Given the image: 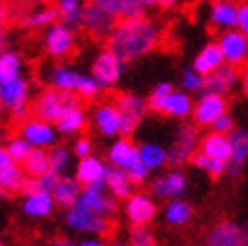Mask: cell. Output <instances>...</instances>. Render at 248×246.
<instances>
[{"instance_id": "cell-1", "label": "cell", "mask_w": 248, "mask_h": 246, "mask_svg": "<svg viewBox=\"0 0 248 246\" xmlns=\"http://www.w3.org/2000/svg\"><path fill=\"white\" fill-rule=\"evenodd\" d=\"M162 39V31L150 18H131L119 20L113 34L109 36L107 48L115 53L123 63L135 61L147 53H152Z\"/></svg>"}, {"instance_id": "cell-2", "label": "cell", "mask_w": 248, "mask_h": 246, "mask_svg": "<svg viewBox=\"0 0 248 246\" xmlns=\"http://www.w3.org/2000/svg\"><path fill=\"white\" fill-rule=\"evenodd\" d=\"M45 83H48V87H53V89L75 93L79 97H87V99H93L101 91V85L91 77V73L85 75V73H79L77 69H71L67 65L48 67L45 71Z\"/></svg>"}, {"instance_id": "cell-3", "label": "cell", "mask_w": 248, "mask_h": 246, "mask_svg": "<svg viewBox=\"0 0 248 246\" xmlns=\"http://www.w3.org/2000/svg\"><path fill=\"white\" fill-rule=\"evenodd\" d=\"M77 107H81V97L79 95L46 87L34 97L31 109H32V117L43 119V121L53 123L55 125L65 113H69L71 109H77Z\"/></svg>"}, {"instance_id": "cell-4", "label": "cell", "mask_w": 248, "mask_h": 246, "mask_svg": "<svg viewBox=\"0 0 248 246\" xmlns=\"http://www.w3.org/2000/svg\"><path fill=\"white\" fill-rule=\"evenodd\" d=\"M147 103H150L152 111L176 117V119H184V117L192 115V111H194V101H192L190 93H186L184 89L182 91L173 89L168 81H162L155 85Z\"/></svg>"}, {"instance_id": "cell-5", "label": "cell", "mask_w": 248, "mask_h": 246, "mask_svg": "<svg viewBox=\"0 0 248 246\" xmlns=\"http://www.w3.org/2000/svg\"><path fill=\"white\" fill-rule=\"evenodd\" d=\"M200 133L198 125L194 123H182V125L173 133L171 145L168 147V164L173 168H180L186 162H192V157L200 152Z\"/></svg>"}, {"instance_id": "cell-6", "label": "cell", "mask_w": 248, "mask_h": 246, "mask_svg": "<svg viewBox=\"0 0 248 246\" xmlns=\"http://www.w3.org/2000/svg\"><path fill=\"white\" fill-rule=\"evenodd\" d=\"M29 99H31V83L27 77H18L15 81L0 83V103H2L10 117L22 123L29 117Z\"/></svg>"}, {"instance_id": "cell-7", "label": "cell", "mask_w": 248, "mask_h": 246, "mask_svg": "<svg viewBox=\"0 0 248 246\" xmlns=\"http://www.w3.org/2000/svg\"><path fill=\"white\" fill-rule=\"evenodd\" d=\"M121 113L123 119V127H121V138H129V135L140 127L141 119L145 117L147 109H150V103L143 101L140 95L135 93H121L115 97L113 101Z\"/></svg>"}, {"instance_id": "cell-8", "label": "cell", "mask_w": 248, "mask_h": 246, "mask_svg": "<svg viewBox=\"0 0 248 246\" xmlns=\"http://www.w3.org/2000/svg\"><path fill=\"white\" fill-rule=\"evenodd\" d=\"M123 69H125V63H123L115 53H111L109 48H105V51L97 53V57L93 59L91 77L101 85V89H107L121 81Z\"/></svg>"}, {"instance_id": "cell-9", "label": "cell", "mask_w": 248, "mask_h": 246, "mask_svg": "<svg viewBox=\"0 0 248 246\" xmlns=\"http://www.w3.org/2000/svg\"><path fill=\"white\" fill-rule=\"evenodd\" d=\"M77 204L87 208V210L95 212V214H99V216H103V218H111L117 210V202H115L113 196L109 194L105 180L95 182L91 186H85Z\"/></svg>"}, {"instance_id": "cell-10", "label": "cell", "mask_w": 248, "mask_h": 246, "mask_svg": "<svg viewBox=\"0 0 248 246\" xmlns=\"http://www.w3.org/2000/svg\"><path fill=\"white\" fill-rule=\"evenodd\" d=\"M65 222L71 230L83 232V234H107L111 230L109 218H103L91 210H87L83 206H73L65 214Z\"/></svg>"}, {"instance_id": "cell-11", "label": "cell", "mask_w": 248, "mask_h": 246, "mask_svg": "<svg viewBox=\"0 0 248 246\" xmlns=\"http://www.w3.org/2000/svg\"><path fill=\"white\" fill-rule=\"evenodd\" d=\"M228 113V101L224 95H216V93H202L198 97V101L194 103V111L192 119L194 125L198 127H212L216 119Z\"/></svg>"}, {"instance_id": "cell-12", "label": "cell", "mask_w": 248, "mask_h": 246, "mask_svg": "<svg viewBox=\"0 0 248 246\" xmlns=\"http://www.w3.org/2000/svg\"><path fill=\"white\" fill-rule=\"evenodd\" d=\"M18 135L29 141L34 150H46V147H55L59 139V131L53 123H46L43 119L29 117L18 125Z\"/></svg>"}, {"instance_id": "cell-13", "label": "cell", "mask_w": 248, "mask_h": 246, "mask_svg": "<svg viewBox=\"0 0 248 246\" xmlns=\"http://www.w3.org/2000/svg\"><path fill=\"white\" fill-rule=\"evenodd\" d=\"M43 45L48 57L65 59L75 51V29L67 27L65 22H57L51 29L45 31Z\"/></svg>"}, {"instance_id": "cell-14", "label": "cell", "mask_w": 248, "mask_h": 246, "mask_svg": "<svg viewBox=\"0 0 248 246\" xmlns=\"http://www.w3.org/2000/svg\"><path fill=\"white\" fill-rule=\"evenodd\" d=\"M216 43L220 45L222 55H224V61L228 65L240 69L248 63V36L242 34L238 29L222 32Z\"/></svg>"}, {"instance_id": "cell-15", "label": "cell", "mask_w": 248, "mask_h": 246, "mask_svg": "<svg viewBox=\"0 0 248 246\" xmlns=\"http://www.w3.org/2000/svg\"><path fill=\"white\" fill-rule=\"evenodd\" d=\"M29 182L31 178L27 176L24 168L12 162V157L2 147L0 150V188H2V192H8V194L27 192Z\"/></svg>"}, {"instance_id": "cell-16", "label": "cell", "mask_w": 248, "mask_h": 246, "mask_svg": "<svg viewBox=\"0 0 248 246\" xmlns=\"http://www.w3.org/2000/svg\"><path fill=\"white\" fill-rule=\"evenodd\" d=\"M248 244V226L236 222H220L204 238V246H246Z\"/></svg>"}, {"instance_id": "cell-17", "label": "cell", "mask_w": 248, "mask_h": 246, "mask_svg": "<svg viewBox=\"0 0 248 246\" xmlns=\"http://www.w3.org/2000/svg\"><path fill=\"white\" fill-rule=\"evenodd\" d=\"M117 22L113 16L105 12L103 8H99L97 4L89 2L85 6V15H83V29L89 32L93 39H107L113 34Z\"/></svg>"}, {"instance_id": "cell-18", "label": "cell", "mask_w": 248, "mask_h": 246, "mask_svg": "<svg viewBox=\"0 0 248 246\" xmlns=\"http://www.w3.org/2000/svg\"><path fill=\"white\" fill-rule=\"evenodd\" d=\"M107 162H109V166H113L117 169L131 171L135 166L141 162L140 159V147L135 145L129 138H119V139H115L113 143L109 145Z\"/></svg>"}, {"instance_id": "cell-19", "label": "cell", "mask_w": 248, "mask_h": 246, "mask_svg": "<svg viewBox=\"0 0 248 246\" xmlns=\"http://www.w3.org/2000/svg\"><path fill=\"white\" fill-rule=\"evenodd\" d=\"M188 188V178H186L184 171H180L178 168L170 169L168 174L157 176L152 182V194L155 198H162V200H178L180 196L186 192Z\"/></svg>"}, {"instance_id": "cell-20", "label": "cell", "mask_w": 248, "mask_h": 246, "mask_svg": "<svg viewBox=\"0 0 248 246\" xmlns=\"http://www.w3.org/2000/svg\"><path fill=\"white\" fill-rule=\"evenodd\" d=\"M157 208L152 196L135 192L131 198L125 202V216L131 222V226H147L155 218Z\"/></svg>"}, {"instance_id": "cell-21", "label": "cell", "mask_w": 248, "mask_h": 246, "mask_svg": "<svg viewBox=\"0 0 248 246\" xmlns=\"http://www.w3.org/2000/svg\"><path fill=\"white\" fill-rule=\"evenodd\" d=\"M93 123L95 129L103 135V138H115L121 135L123 119L115 103H99L93 109Z\"/></svg>"}, {"instance_id": "cell-22", "label": "cell", "mask_w": 248, "mask_h": 246, "mask_svg": "<svg viewBox=\"0 0 248 246\" xmlns=\"http://www.w3.org/2000/svg\"><path fill=\"white\" fill-rule=\"evenodd\" d=\"M208 22L214 31L226 32L234 31L238 27V4L230 0V2H214L208 8Z\"/></svg>"}, {"instance_id": "cell-23", "label": "cell", "mask_w": 248, "mask_h": 246, "mask_svg": "<svg viewBox=\"0 0 248 246\" xmlns=\"http://www.w3.org/2000/svg\"><path fill=\"white\" fill-rule=\"evenodd\" d=\"M93 4L109 12L115 20H131V18H141L145 6L141 0H91Z\"/></svg>"}, {"instance_id": "cell-24", "label": "cell", "mask_w": 248, "mask_h": 246, "mask_svg": "<svg viewBox=\"0 0 248 246\" xmlns=\"http://www.w3.org/2000/svg\"><path fill=\"white\" fill-rule=\"evenodd\" d=\"M240 73L236 67L232 65H222L216 73H212L210 77H206V87L204 93H216V95H226L240 83Z\"/></svg>"}, {"instance_id": "cell-25", "label": "cell", "mask_w": 248, "mask_h": 246, "mask_svg": "<svg viewBox=\"0 0 248 246\" xmlns=\"http://www.w3.org/2000/svg\"><path fill=\"white\" fill-rule=\"evenodd\" d=\"M222 65H226V61H224V55H222V48H220L218 43L204 45V48L196 55L194 63H192V67L200 73V75H204V77H210Z\"/></svg>"}, {"instance_id": "cell-26", "label": "cell", "mask_w": 248, "mask_h": 246, "mask_svg": "<svg viewBox=\"0 0 248 246\" xmlns=\"http://www.w3.org/2000/svg\"><path fill=\"white\" fill-rule=\"evenodd\" d=\"M107 164L103 162L101 157L97 155H89L85 159H79V164L75 168V178L81 186H91L95 182H101L105 180V174H107Z\"/></svg>"}, {"instance_id": "cell-27", "label": "cell", "mask_w": 248, "mask_h": 246, "mask_svg": "<svg viewBox=\"0 0 248 246\" xmlns=\"http://www.w3.org/2000/svg\"><path fill=\"white\" fill-rule=\"evenodd\" d=\"M228 138H230V145H232V157L228 162V174L230 176H240L244 162L248 159V131L246 129H234Z\"/></svg>"}, {"instance_id": "cell-28", "label": "cell", "mask_w": 248, "mask_h": 246, "mask_svg": "<svg viewBox=\"0 0 248 246\" xmlns=\"http://www.w3.org/2000/svg\"><path fill=\"white\" fill-rule=\"evenodd\" d=\"M105 184H107V190L109 194L113 196L115 200H129L133 196V180L127 171L117 169L113 166L107 168V174H105Z\"/></svg>"}, {"instance_id": "cell-29", "label": "cell", "mask_w": 248, "mask_h": 246, "mask_svg": "<svg viewBox=\"0 0 248 246\" xmlns=\"http://www.w3.org/2000/svg\"><path fill=\"white\" fill-rule=\"evenodd\" d=\"M200 152L210 155V157H216L220 162H230L232 157V145H230V138L228 135H222L216 131H210L206 133L202 141H200Z\"/></svg>"}, {"instance_id": "cell-30", "label": "cell", "mask_w": 248, "mask_h": 246, "mask_svg": "<svg viewBox=\"0 0 248 246\" xmlns=\"http://www.w3.org/2000/svg\"><path fill=\"white\" fill-rule=\"evenodd\" d=\"M55 198L51 194L43 192H27L22 200V212L31 218H45L53 212L55 208Z\"/></svg>"}, {"instance_id": "cell-31", "label": "cell", "mask_w": 248, "mask_h": 246, "mask_svg": "<svg viewBox=\"0 0 248 246\" xmlns=\"http://www.w3.org/2000/svg\"><path fill=\"white\" fill-rule=\"evenodd\" d=\"M81 192H83V186L77 182V178H59V184H57V188L53 192V198L59 206H63V208H73V206H77L79 198H81Z\"/></svg>"}, {"instance_id": "cell-32", "label": "cell", "mask_w": 248, "mask_h": 246, "mask_svg": "<svg viewBox=\"0 0 248 246\" xmlns=\"http://www.w3.org/2000/svg\"><path fill=\"white\" fill-rule=\"evenodd\" d=\"M55 6L61 15V20H63L67 27L71 29H79L83 27V15H85V6L83 0H55Z\"/></svg>"}, {"instance_id": "cell-33", "label": "cell", "mask_w": 248, "mask_h": 246, "mask_svg": "<svg viewBox=\"0 0 248 246\" xmlns=\"http://www.w3.org/2000/svg\"><path fill=\"white\" fill-rule=\"evenodd\" d=\"M57 18H61L57 6H41L31 10L22 18V24L27 29H51L53 24H57Z\"/></svg>"}, {"instance_id": "cell-34", "label": "cell", "mask_w": 248, "mask_h": 246, "mask_svg": "<svg viewBox=\"0 0 248 246\" xmlns=\"http://www.w3.org/2000/svg\"><path fill=\"white\" fill-rule=\"evenodd\" d=\"M140 159L150 169H159L168 164V150L155 141H145L140 145Z\"/></svg>"}, {"instance_id": "cell-35", "label": "cell", "mask_w": 248, "mask_h": 246, "mask_svg": "<svg viewBox=\"0 0 248 246\" xmlns=\"http://www.w3.org/2000/svg\"><path fill=\"white\" fill-rule=\"evenodd\" d=\"M85 125H87V113L83 111V107L71 109L69 113H65L55 123V127L61 135H75V133L83 131Z\"/></svg>"}, {"instance_id": "cell-36", "label": "cell", "mask_w": 248, "mask_h": 246, "mask_svg": "<svg viewBox=\"0 0 248 246\" xmlns=\"http://www.w3.org/2000/svg\"><path fill=\"white\" fill-rule=\"evenodd\" d=\"M164 218L171 226H186L192 220V206L186 200H171L164 208Z\"/></svg>"}, {"instance_id": "cell-37", "label": "cell", "mask_w": 248, "mask_h": 246, "mask_svg": "<svg viewBox=\"0 0 248 246\" xmlns=\"http://www.w3.org/2000/svg\"><path fill=\"white\" fill-rule=\"evenodd\" d=\"M22 77V59L15 51H2L0 55V83H8Z\"/></svg>"}, {"instance_id": "cell-38", "label": "cell", "mask_w": 248, "mask_h": 246, "mask_svg": "<svg viewBox=\"0 0 248 246\" xmlns=\"http://www.w3.org/2000/svg\"><path fill=\"white\" fill-rule=\"evenodd\" d=\"M22 168L29 178H41L51 171V155H48L46 150H32V154L29 155Z\"/></svg>"}, {"instance_id": "cell-39", "label": "cell", "mask_w": 248, "mask_h": 246, "mask_svg": "<svg viewBox=\"0 0 248 246\" xmlns=\"http://www.w3.org/2000/svg\"><path fill=\"white\" fill-rule=\"evenodd\" d=\"M192 164L196 168H200L202 171H206L208 176H214V178H218V176H222V174H226L228 171V164L226 162H220V159L210 157V155H206L202 152H198L192 157Z\"/></svg>"}, {"instance_id": "cell-40", "label": "cell", "mask_w": 248, "mask_h": 246, "mask_svg": "<svg viewBox=\"0 0 248 246\" xmlns=\"http://www.w3.org/2000/svg\"><path fill=\"white\" fill-rule=\"evenodd\" d=\"M4 150H6V154L12 157V162L18 164V166H24V162L29 159V155L32 154L34 147H32L29 141H24L20 135H16V138L8 139V143L4 145Z\"/></svg>"}, {"instance_id": "cell-41", "label": "cell", "mask_w": 248, "mask_h": 246, "mask_svg": "<svg viewBox=\"0 0 248 246\" xmlns=\"http://www.w3.org/2000/svg\"><path fill=\"white\" fill-rule=\"evenodd\" d=\"M48 155H51V171L55 176L63 178L65 169L71 164V150L65 145H55V147L48 150Z\"/></svg>"}, {"instance_id": "cell-42", "label": "cell", "mask_w": 248, "mask_h": 246, "mask_svg": "<svg viewBox=\"0 0 248 246\" xmlns=\"http://www.w3.org/2000/svg\"><path fill=\"white\" fill-rule=\"evenodd\" d=\"M182 87L186 93H204L206 87V77L200 75L194 67H186L182 71Z\"/></svg>"}, {"instance_id": "cell-43", "label": "cell", "mask_w": 248, "mask_h": 246, "mask_svg": "<svg viewBox=\"0 0 248 246\" xmlns=\"http://www.w3.org/2000/svg\"><path fill=\"white\" fill-rule=\"evenodd\" d=\"M57 184H59V176H55L53 171H48V174H45L41 178H31L27 192H43V194H51L53 196ZM27 192H24V194H27Z\"/></svg>"}, {"instance_id": "cell-44", "label": "cell", "mask_w": 248, "mask_h": 246, "mask_svg": "<svg viewBox=\"0 0 248 246\" xmlns=\"http://www.w3.org/2000/svg\"><path fill=\"white\" fill-rule=\"evenodd\" d=\"M129 246H155V236L147 226H133L129 232Z\"/></svg>"}, {"instance_id": "cell-45", "label": "cell", "mask_w": 248, "mask_h": 246, "mask_svg": "<svg viewBox=\"0 0 248 246\" xmlns=\"http://www.w3.org/2000/svg\"><path fill=\"white\" fill-rule=\"evenodd\" d=\"M73 154H75L79 159L93 155V141L87 138V135H81V138H77L75 143H73Z\"/></svg>"}, {"instance_id": "cell-46", "label": "cell", "mask_w": 248, "mask_h": 246, "mask_svg": "<svg viewBox=\"0 0 248 246\" xmlns=\"http://www.w3.org/2000/svg\"><path fill=\"white\" fill-rule=\"evenodd\" d=\"M234 129V119H232V115L230 113H224L222 117H218L216 119V123L212 125V131H216V133H222V135H230Z\"/></svg>"}, {"instance_id": "cell-47", "label": "cell", "mask_w": 248, "mask_h": 246, "mask_svg": "<svg viewBox=\"0 0 248 246\" xmlns=\"http://www.w3.org/2000/svg\"><path fill=\"white\" fill-rule=\"evenodd\" d=\"M127 174L131 176V180H133V184H141V182H145L147 180V176L152 174V169L147 168L143 162H140L138 166H135L131 171H127Z\"/></svg>"}, {"instance_id": "cell-48", "label": "cell", "mask_w": 248, "mask_h": 246, "mask_svg": "<svg viewBox=\"0 0 248 246\" xmlns=\"http://www.w3.org/2000/svg\"><path fill=\"white\" fill-rule=\"evenodd\" d=\"M242 34L248 36V0L246 2L238 4V27H236Z\"/></svg>"}, {"instance_id": "cell-49", "label": "cell", "mask_w": 248, "mask_h": 246, "mask_svg": "<svg viewBox=\"0 0 248 246\" xmlns=\"http://www.w3.org/2000/svg\"><path fill=\"white\" fill-rule=\"evenodd\" d=\"M77 246H109V244H105L101 238H87V240H83Z\"/></svg>"}, {"instance_id": "cell-50", "label": "cell", "mask_w": 248, "mask_h": 246, "mask_svg": "<svg viewBox=\"0 0 248 246\" xmlns=\"http://www.w3.org/2000/svg\"><path fill=\"white\" fill-rule=\"evenodd\" d=\"M184 2H186V0H162L159 6H164V8H176V6H182Z\"/></svg>"}, {"instance_id": "cell-51", "label": "cell", "mask_w": 248, "mask_h": 246, "mask_svg": "<svg viewBox=\"0 0 248 246\" xmlns=\"http://www.w3.org/2000/svg\"><path fill=\"white\" fill-rule=\"evenodd\" d=\"M240 87H242V93L248 97V69L242 71V77H240Z\"/></svg>"}, {"instance_id": "cell-52", "label": "cell", "mask_w": 248, "mask_h": 246, "mask_svg": "<svg viewBox=\"0 0 248 246\" xmlns=\"http://www.w3.org/2000/svg\"><path fill=\"white\" fill-rule=\"evenodd\" d=\"M48 246H77V244H73L69 240H63V238H59V240H53V242H48Z\"/></svg>"}, {"instance_id": "cell-53", "label": "cell", "mask_w": 248, "mask_h": 246, "mask_svg": "<svg viewBox=\"0 0 248 246\" xmlns=\"http://www.w3.org/2000/svg\"><path fill=\"white\" fill-rule=\"evenodd\" d=\"M141 2H143V6L147 8V6H157L159 2H162V0H141Z\"/></svg>"}, {"instance_id": "cell-54", "label": "cell", "mask_w": 248, "mask_h": 246, "mask_svg": "<svg viewBox=\"0 0 248 246\" xmlns=\"http://www.w3.org/2000/svg\"><path fill=\"white\" fill-rule=\"evenodd\" d=\"M109 246H129V242H121V240H113Z\"/></svg>"}, {"instance_id": "cell-55", "label": "cell", "mask_w": 248, "mask_h": 246, "mask_svg": "<svg viewBox=\"0 0 248 246\" xmlns=\"http://www.w3.org/2000/svg\"><path fill=\"white\" fill-rule=\"evenodd\" d=\"M204 2H210V4H214V2H230V0H204Z\"/></svg>"}]
</instances>
